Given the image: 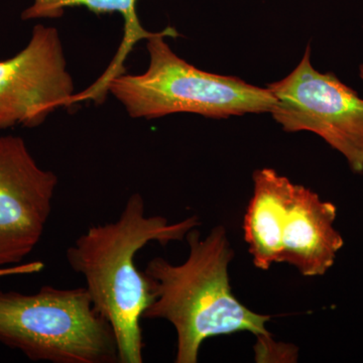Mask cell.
<instances>
[{
    "mask_svg": "<svg viewBox=\"0 0 363 363\" xmlns=\"http://www.w3.org/2000/svg\"><path fill=\"white\" fill-rule=\"evenodd\" d=\"M45 264L40 260L28 262V264H16V266L0 267V278L6 276H18V274H32L42 272Z\"/></svg>",
    "mask_w": 363,
    "mask_h": 363,
    "instance_id": "30bf717a",
    "label": "cell"
},
{
    "mask_svg": "<svg viewBox=\"0 0 363 363\" xmlns=\"http://www.w3.org/2000/svg\"><path fill=\"white\" fill-rule=\"evenodd\" d=\"M267 88L274 98L272 116L284 130L319 135L363 173V99L334 74L313 67L310 45L292 73Z\"/></svg>",
    "mask_w": 363,
    "mask_h": 363,
    "instance_id": "8992f818",
    "label": "cell"
},
{
    "mask_svg": "<svg viewBox=\"0 0 363 363\" xmlns=\"http://www.w3.org/2000/svg\"><path fill=\"white\" fill-rule=\"evenodd\" d=\"M167 28L147 39L149 68L140 75L121 74L107 92L133 118L152 119L174 113L227 118L271 112L274 98L267 88L248 84L234 76L200 70L172 51L164 38L178 37Z\"/></svg>",
    "mask_w": 363,
    "mask_h": 363,
    "instance_id": "277c9868",
    "label": "cell"
},
{
    "mask_svg": "<svg viewBox=\"0 0 363 363\" xmlns=\"http://www.w3.org/2000/svg\"><path fill=\"white\" fill-rule=\"evenodd\" d=\"M0 343L33 362H119L113 328L85 286H44L33 294L0 289Z\"/></svg>",
    "mask_w": 363,
    "mask_h": 363,
    "instance_id": "5b68a950",
    "label": "cell"
},
{
    "mask_svg": "<svg viewBox=\"0 0 363 363\" xmlns=\"http://www.w3.org/2000/svg\"><path fill=\"white\" fill-rule=\"evenodd\" d=\"M75 86L56 28L37 25L25 49L0 61V130L37 128L73 104Z\"/></svg>",
    "mask_w": 363,
    "mask_h": 363,
    "instance_id": "52a82bcc",
    "label": "cell"
},
{
    "mask_svg": "<svg viewBox=\"0 0 363 363\" xmlns=\"http://www.w3.org/2000/svg\"><path fill=\"white\" fill-rule=\"evenodd\" d=\"M360 78L363 80V65L360 66Z\"/></svg>",
    "mask_w": 363,
    "mask_h": 363,
    "instance_id": "8fae6325",
    "label": "cell"
},
{
    "mask_svg": "<svg viewBox=\"0 0 363 363\" xmlns=\"http://www.w3.org/2000/svg\"><path fill=\"white\" fill-rule=\"evenodd\" d=\"M58 184L23 138L0 136V267L23 264L39 245Z\"/></svg>",
    "mask_w": 363,
    "mask_h": 363,
    "instance_id": "ba28073f",
    "label": "cell"
},
{
    "mask_svg": "<svg viewBox=\"0 0 363 363\" xmlns=\"http://www.w3.org/2000/svg\"><path fill=\"white\" fill-rule=\"evenodd\" d=\"M253 183L243 229L255 266L286 262L305 277L326 274L344 245L335 205L272 169L255 171Z\"/></svg>",
    "mask_w": 363,
    "mask_h": 363,
    "instance_id": "3957f363",
    "label": "cell"
},
{
    "mask_svg": "<svg viewBox=\"0 0 363 363\" xmlns=\"http://www.w3.org/2000/svg\"><path fill=\"white\" fill-rule=\"evenodd\" d=\"M186 240L189 255L183 264L156 257L143 269L152 302L143 319L166 320L175 328L177 363H196L206 339L241 331L255 334L267 353L271 317L252 312L231 292L228 267L234 252L225 228L215 227L202 238L196 227Z\"/></svg>",
    "mask_w": 363,
    "mask_h": 363,
    "instance_id": "7a4b0ae2",
    "label": "cell"
},
{
    "mask_svg": "<svg viewBox=\"0 0 363 363\" xmlns=\"http://www.w3.org/2000/svg\"><path fill=\"white\" fill-rule=\"evenodd\" d=\"M138 0H33V4L21 13L25 21L37 18H59L70 7H85L96 14L118 13L123 16L124 35L116 58L97 83L91 86L93 97L102 99L107 93V85L111 79L123 74L124 60L140 40H147L155 33L147 32L138 20L136 4Z\"/></svg>",
    "mask_w": 363,
    "mask_h": 363,
    "instance_id": "9c48e42d",
    "label": "cell"
},
{
    "mask_svg": "<svg viewBox=\"0 0 363 363\" xmlns=\"http://www.w3.org/2000/svg\"><path fill=\"white\" fill-rule=\"evenodd\" d=\"M199 225L195 215L179 222L149 216L143 196L135 193L116 220L89 227L67 248L69 267L84 279L93 306L113 328L119 362H143L140 320L152 296L136 267L138 252L150 242L166 247L186 240Z\"/></svg>",
    "mask_w": 363,
    "mask_h": 363,
    "instance_id": "6da1fadb",
    "label": "cell"
}]
</instances>
